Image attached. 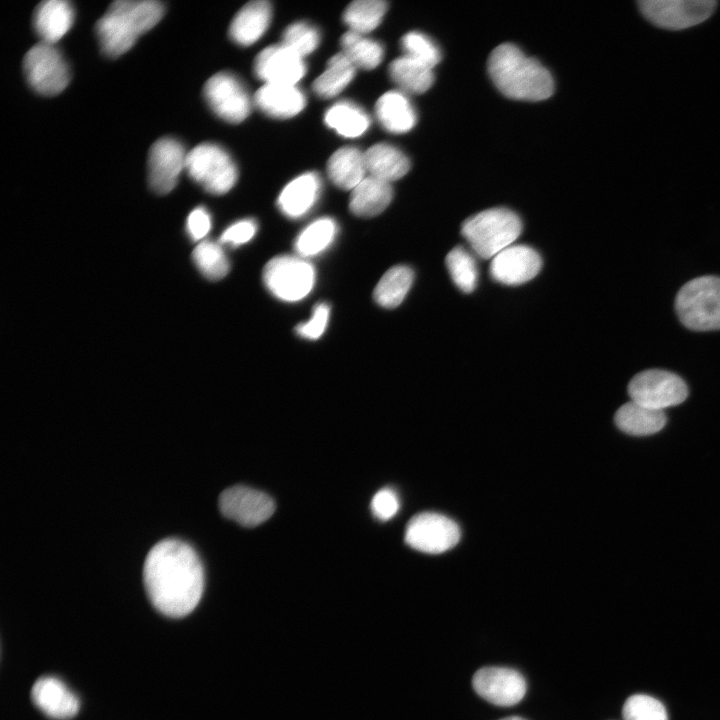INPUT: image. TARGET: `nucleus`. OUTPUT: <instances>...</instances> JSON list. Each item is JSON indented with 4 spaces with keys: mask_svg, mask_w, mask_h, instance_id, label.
<instances>
[{
    "mask_svg": "<svg viewBox=\"0 0 720 720\" xmlns=\"http://www.w3.org/2000/svg\"><path fill=\"white\" fill-rule=\"evenodd\" d=\"M143 581L154 607L169 617H183L199 603L204 571L196 551L187 543L164 539L146 556Z\"/></svg>",
    "mask_w": 720,
    "mask_h": 720,
    "instance_id": "obj_1",
    "label": "nucleus"
},
{
    "mask_svg": "<svg viewBox=\"0 0 720 720\" xmlns=\"http://www.w3.org/2000/svg\"><path fill=\"white\" fill-rule=\"evenodd\" d=\"M489 75L505 96L525 101H541L553 94L549 71L511 43L497 46L488 60Z\"/></svg>",
    "mask_w": 720,
    "mask_h": 720,
    "instance_id": "obj_2",
    "label": "nucleus"
},
{
    "mask_svg": "<svg viewBox=\"0 0 720 720\" xmlns=\"http://www.w3.org/2000/svg\"><path fill=\"white\" fill-rule=\"evenodd\" d=\"M164 6L153 0H118L96 24L102 52L111 58L127 52L136 40L162 18Z\"/></svg>",
    "mask_w": 720,
    "mask_h": 720,
    "instance_id": "obj_3",
    "label": "nucleus"
},
{
    "mask_svg": "<svg viewBox=\"0 0 720 720\" xmlns=\"http://www.w3.org/2000/svg\"><path fill=\"white\" fill-rule=\"evenodd\" d=\"M522 222L512 210L499 207L481 211L467 218L461 234L471 250L482 259H492L513 245L520 236Z\"/></svg>",
    "mask_w": 720,
    "mask_h": 720,
    "instance_id": "obj_4",
    "label": "nucleus"
},
{
    "mask_svg": "<svg viewBox=\"0 0 720 720\" xmlns=\"http://www.w3.org/2000/svg\"><path fill=\"white\" fill-rule=\"evenodd\" d=\"M675 310L688 329H720V278L702 276L687 282L676 295Z\"/></svg>",
    "mask_w": 720,
    "mask_h": 720,
    "instance_id": "obj_5",
    "label": "nucleus"
},
{
    "mask_svg": "<svg viewBox=\"0 0 720 720\" xmlns=\"http://www.w3.org/2000/svg\"><path fill=\"white\" fill-rule=\"evenodd\" d=\"M185 169L196 183L215 195L227 193L238 172L230 155L219 145L202 143L187 153Z\"/></svg>",
    "mask_w": 720,
    "mask_h": 720,
    "instance_id": "obj_6",
    "label": "nucleus"
},
{
    "mask_svg": "<svg viewBox=\"0 0 720 720\" xmlns=\"http://www.w3.org/2000/svg\"><path fill=\"white\" fill-rule=\"evenodd\" d=\"M263 280L275 297L294 302L303 299L312 290L315 270L301 257L282 255L265 265Z\"/></svg>",
    "mask_w": 720,
    "mask_h": 720,
    "instance_id": "obj_7",
    "label": "nucleus"
},
{
    "mask_svg": "<svg viewBox=\"0 0 720 720\" xmlns=\"http://www.w3.org/2000/svg\"><path fill=\"white\" fill-rule=\"evenodd\" d=\"M23 69L31 88L45 96L60 93L70 80L69 68L61 52L54 44L42 41L27 51Z\"/></svg>",
    "mask_w": 720,
    "mask_h": 720,
    "instance_id": "obj_8",
    "label": "nucleus"
},
{
    "mask_svg": "<svg viewBox=\"0 0 720 720\" xmlns=\"http://www.w3.org/2000/svg\"><path fill=\"white\" fill-rule=\"evenodd\" d=\"M628 394L634 402L664 411L681 404L688 396V388L684 380L672 372L649 369L631 379Z\"/></svg>",
    "mask_w": 720,
    "mask_h": 720,
    "instance_id": "obj_9",
    "label": "nucleus"
},
{
    "mask_svg": "<svg viewBox=\"0 0 720 720\" xmlns=\"http://www.w3.org/2000/svg\"><path fill=\"white\" fill-rule=\"evenodd\" d=\"M642 15L653 25L670 30L695 26L709 18L714 0H643L638 2Z\"/></svg>",
    "mask_w": 720,
    "mask_h": 720,
    "instance_id": "obj_10",
    "label": "nucleus"
},
{
    "mask_svg": "<svg viewBox=\"0 0 720 720\" xmlns=\"http://www.w3.org/2000/svg\"><path fill=\"white\" fill-rule=\"evenodd\" d=\"M460 535V529L452 519L435 512H423L408 522L404 539L415 550L439 554L453 548Z\"/></svg>",
    "mask_w": 720,
    "mask_h": 720,
    "instance_id": "obj_11",
    "label": "nucleus"
},
{
    "mask_svg": "<svg viewBox=\"0 0 720 720\" xmlns=\"http://www.w3.org/2000/svg\"><path fill=\"white\" fill-rule=\"evenodd\" d=\"M203 95L211 110L229 123H240L251 112L250 95L232 73L219 72L210 77L203 87Z\"/></svg>",
    "mask_w": 720,
    "mask_h": 720,
    "instance_id": "obj_12",
    "label": "nucleus"
},
{
    "mask_svg": "<svg viewBox=\"0 0 720 720\" xmlns=\"http://www.w3.org/2000/svg\"><path fill=\"white\" fill-rule=\"evenodd\" d=\"M218 504L225 517L246 527L265 522L275 510V503L269 495L243 485L224 490Z\"/></svg>",
    "mask_w": 720,
    "mask_h": 720,
    "instance_id": "obj_13",
    "label": "nucleus"
},
{
    "mask_svg": "<svg viewBox=\"0 0 720 720\" xmlns=\"http://www.w3.org/2000/svg\"><path fill=\"white\" fill-rule=\"evenodd\" d=\"M187 153L176 139L164 137L157 140L148 154V183L157 194L171 192L185 168Z\"/></svg>",
    "mask_w": 720,
    "mask_h": 720,
    "instance_id": "obj_14",
    "label": "nucleus"
},
{
    "mask_svg": "<svg viewBox=\"0 0 720 720\" xmlns=\"http://www.w3.org/2000/svg\"><path fill=\"white\" fill-rule=\"evenodd\" d=\"M473 688L486 701L498 706H512L525 695L526 682L516 670L506 667H484L473 676Z\"/></svg>",
    "mask_w": 720,
    "mask_h": 720,
    "instance_id": "obj_15",
    "label": "nucleus"
},
{
    "mask_svg": "<svg viewBox=\"0 0 720 720\" xmlns=\"http://www.w3.org/2000/svg\"><path fill=\"white\" fill-rule=\"evenodd\" d=\"M542 267L539 253L528 245H511L491 259V278L504 285H520L533 279Z\"/></svg>",
    "mask_w": 720,
    "mask_h": 720,
    "instance_id": "obj_16",
    "label": "nucleus"
},
{
    "mask_svg": "<svg viewBox=\"0 0 720 720\" xmlns=\"http://www.w3.org/2000/svg\"><path fill=\"white\" fill-rule=\"evenodd\" d=\"M254 71L266 83L295 85L306 73L302 56L283 44L268 46L255 58Z\"/></svg>",
    "mask_w": 720,
    "mask_h": 720,
    "instance_id": "obj_17",
    "label": "nucleus"
},
{
    "mask_svg": "<svg viewBox=\"0 0 720 720\" xmlns=\"http://www.w3.org/2000/svg\"><path fill=\"white\" fill-rule=\"evenodd\" d=\"M34 704L48 717L67 720L79 710L76 695L59 679L51 676L39 678L31 690Z\"/></svg>",
    "mask_w": 720,
    "mask_h": 720,
    "instance_id": "obj_18",
    "label": "nucleus"
},
{
    "mask_svg": "<svg viewBox=\"0 0 720 720\" xmlns=\"http://www.w3.org/2000/svg\"><path fill=\"white\" fill-rule=\"evenodd\" d=\"M257 107L273 118H290L306 105L304 93L295 85L265 83L254 97Z\"/></svg>",
    "mask_w": 720,
    "mask_h": 720,
    "instance_id": "obj_19",
    "label": "nucleus"
},
{
    "mask_svg": "<svg viewBox=\"0 0 720 720\" xmlns=\"http://www.w3.org/2000/svg\"><path fill=\"white\" fill-rule=\"evenodd\" d=\"M74 9L68 1L47 0L41 2L33 14V26L42 42L55 44L71 28Z\"/></svg>",
    "mask_w": 720,
    "mask_h": 720,
    "instance_id": "obj_20",
    "label": "nucleus"
},
{
    "mask_svg": "<svg viewBox=\"0 0 720 720\" xmlns=\"http://www.w3.org/2000/svg\"><path fill=\"white\" fill-rule=\"evenodd\" d=\"M321 192V179L315 172L304 173L289 182L281 191L278 206L290 218L305 215L317 202Z\"/></svg>",
    "mask_w": 720,
    "mask_h": 720,
    "instance_id": "obj_21",
    "label": "nucleus"
},
{
    "mask_svg": "<svg viewBox=\"0 0 720 720\" xmlns=\"http://www.w3.org/2000/svg\"><path fill=\"white\" fill-rule=\"evenodd\" d=\"M272 16L268 1H252L243 6L233 18L229 35L242 46L255 43L267 30Z\"/></svg>",
    "mask_w": 720,
    "mask_h": 720,
    "instance_id": "obj_22",
    "label": "nucleus"
},
{
    "mask_svg": "<svg viewBox=\"0 0 720 720\" xmlns=\"http://www.w3.org/2000/svg\"><path fill=\"white\" fill-rule=\"evenodd\" d=\"M378 121L387 131L402 134L410 131L417 122L416 111L402 91H389L376 102Z\"/></svg>",
    "mask_w": 720,
    "mask_h": 720,
    "instance_id": "obj_23",
    "label": "nucleus"
},
{
    "mask_svg": "<svg viewBox=\"0 0 720 720\" xmlns=\"http://www.w3.org/2000/svg\"><path fill=\"white\" fill-rule=\"evenodd\" d=\"M392 197L393 189L389 182L369 175L352 190L349 209L358 217H373L387 208Z\"/></svg>",
    "mask_w": 720,
    "mask_h": 720,
    "instance_id": "obj_24",
    "label": "nucleus"
},
{
    "mask_svg": "<svg viewBox=\"0 0 720 720\" xmlns=\"http://www.w3.org/2000/svg\"><path fill=\"white\" fill-rule=\"evenodd\" d=\"M366 170L370 176L391 183L402 178L410 169L408 157L397 147L377 143L364 152Z\"/></svg>",
    "mask_w": 720,
    "mask_h": 720,
    "instance_id": "obj_25",
    "label": "nucleus"
},
{
    "mask_svg": "<svg viewBox=\"0 0 720 720\" xmlns=\"http://www.w3.org/2000/svg\"><path fill=\"white\" fill-rule=\"evenodd\" d=\"M614 420L617 427L626 434L647 436L659 432L667 419L664 411L631 400L617 410Z\"/></svg>",
    "mask_w": 720,
    "mask_h": 720,
    "instance_id": "obj_26",
    "label": "nucleus"
},
{
    "mask_svg": "<svg viewBox=\"0 0 720 720\" xmlns=\"http://www.w3.org/2000/svg\"><path fill=\"white\" fill-rule=\"evenodd\" d=\"M365 156L356 147H342L336 150L327 162V174L334 185L341 189L353 190L365 177Z\"/></svg>",
    "mask_w": 720,
    "mask_h": 720,
    "instance_id": "obj_27",
    "label": "nucleus"
},
{
    "mask_svg": "<svg viewBox=\"0 0 720 720\" xmlns=\"http://www.w3.org/2000/svg\"><path fill=\"white\" fill-rule=\"evenodd\" d=\"M389 75L405 94L424 93L434 81L433 68L405 55L390 63Z\"/></svg>",
    "mask_w": 720,
    "mask_h": 720,
    "instance_id": "obj_28",
    "label": "nucleus"
},
{
    "mask_svg": "<svg viewBox=\"0 0 720 720\" xmlns=\"http://www.w3.org/2000/svg\"><path fill=\"white\" fill-rule=\"evenodd\" d=\"M324 121L339 135L348 138L362 135L370 125L367 113L349 101H340L332 105L326 111Z\"/></svg>",
    "mask_w": 720,
    "mask_h": 720,
    "instance_id": "obj_29",
    "label": "nucleus"
},
{
    "mask_svg": "<svg viewBox=\"0 0 720 720\" xmlns=\"http://www.w3.org/2000/svg\"><path fill=\"white\" fill-rule=\"evenodd\" d=\"M355 71L356 67L342 52L335 54L327 62L325 71L313 82V91L321 98H332L352 81Z\"/></svg>",
    "mask_w": 720,
    "mask_h": 720,
    "instance_id": "obj_30",
    "label": "nucleus"
},
{
    "mask_svg": "<svg viewBox=\"0 0 720 720\" xmlns=\"http://www.w3.org/2000/svg\"><path fill=\"white\" fill-rule=\"evenodd\" d=\"M414 279L413 270L405 265L390 268L374 289V299L382 307L395 308L402 303Z\"/></svg>",
    "mask_w": 720,
    "mask_h": 720,
    "instance_id": "obj_31",
    "label": "nucleus"
},
{
    "mask_svg": "<svg viewBox=\"0 0 720 720\" xmlns=\"http://www.w3.org/2000/svg\"><path fill=\"white\" fill-rule=\"evenodd\" d=\"M340 43L342 53L355 67L371 70L376 68L383 59V46L363 34L349 30L343 34Z\"/></svg>",
    "mask_w": 720,
    "mask_h": 720,
    "instance_id": "obj_32",
    "label": "nucleus"
},
{
    "mask_svg": "<svg viewBox=\"0 0 720 720\" xmlns=\"http://www.w3.org/2000/svg\"><path fill=\"white\" fill-rule=\"evenodd\" d=\"M336 232L337 225L332 218L317 219L298 235L295 250L301 257L315 256L333 242Z\"/></svg>",
    "mask_w": 720,
    "mask_h": 720,
    "instance_id": "obj_33",
    "label": "nucleus"
},
{
    "mask_svg": "<svg viewBox=\"0 0 720 720\" xmlns=\"http://www.w3.org/2000/svg\"><path fill=\"white\" fill-rule=\"evenodd\" d=\"M387 3L381 0H357L349 4L343 20L351 31L365 34L374 30L382 21Z\"/></svg>",
    "mask_w": 720,
    "mask_h": 720,
    "instance_id": "obj_34",
    "label": "nucleus"
},
{
    "mask_svg": "<svg viewBox=\"0 0 720 720\" xmlns=\"http://www.w3.org/2000/svg\"><path fill=\"white\" fill-rule=\"evenodd\" d=\"M446 267L452 281L463 293H471L478 283L479 271L475 258L464 247H454L446 256Z\"/></svg>",
    "mask_w": 720,
    "mask_h": 720,
    "instance_id": "obj_35",
    "label": "nucleus"
},
{
    "mask_svg": "<svg viewBox=\"0 0 720 720\" xmlns=\"http://www.w3.org/2000/svg\"><path fill=\"white\" fill-rule=\"evenodd\" d=\"M192 259L204 277L209 280L224 278L230 269L229 260L220 244L202 241L193 250Z\"/></svg>",
    "mask_w": 720,
    "mask_h": 720,
    "instance_id": "obj_36",
    "label": "nucleus"
},
{
    "mask_svg": "<svg viewBox=\"0 0 720 720\" xmlns=\"http://www.w3.org/2000/svg\"><path fill=\"white\" fill-rule=\"evenodd\" d=\"M404 55L434 68L441 60V52L435 42L427 35L411 31L401 39Z\"/></svg>",
    "mask_w": 720,
    "mask_h": 720,
    "instance_id": "obj_37",
    "label": "nucleus"
},
{
    "mask_svg": "<svg viewBox=\"0 0 720 720\" xmlns=\"http://www.w3.org/2000/svg\"><path fill=\"white\" fill-rule=\"evenodd\" d=\"M623 720H668L664 705L656 698L635 694L627 698L622 708Z\"/></svg>",
    "mask_w": 720,
    "mask_h": 720,
    "instance_id": "obj_38",
    "label": "nucleus"
},
{
    "mask_svg": "<svg viewBox=\"0 0 720 720\" xmlns=\"http://www.w3.org/2000/svg\"><path fill=\"white\" fill-rule=\"evenodd\" d=\"M320 42L318 30L311 24L298 21L283 32L282 44L304 57L312 53Z\"/></svg>",
    "mask_w": 720,
    "mask_h": 720,
    "instance_id": "obj_39",
    "label": "nucleus"
},
{
    "mask_svg": "<svg viewBox=\"0 0 720 720\" xmlns=\"http://www.w3.org/2000/svg\"><path fill=\"white\" fill-rule=\"evenodd\" d=\"M330 314L326 303H320L314 308L313 316L306 323L299 324L296 332L303 338L315 340L324 333Z\"/></svg>",
    "mask_w": 720,
    "mask_h": 720,
    "instance_id": "obj_40",
    "label": "nucleus"
},
{
    "mask_svg": "<svg viewBox=\"0 0 720 720\" xmlns=\"http://www.w3.org/2000/svg\"><path fill=\"white\" fill-rule=\"evenodd\" d=\"M400 502L396 492L390 488L380 489L372 498L371 510L380 520L391 519L399 510Z\"/></svg>",
    "mask_w": 720,
    "mask_h": 720,
    "instance_id": "obj_41",
    "label": "nucleus"
},
{
    "mask_svg": "<svg viewBox=\"0 0 720 720\" xmlns=\"http://www.w3.org/2000/svg\"><path fill=\"white\" fill-rule=\"evenodd\" d=\"M257 231V224L253 219H243L230 225L221 235L220 242L232 246H239L250 241Z\"/></svg>",
    "mask_w": 720,
    "mask_h": 720,
    "instance_id": "obj_42",
    "label": "nucleus"
},
{
    "mask_svg": "<svg viewBox=\"0 0 720 720\" xmlns=\"http://www.w3.org/2000/svg\"><path fill=\"white\" fill-rule=\"evenodd\" d=\"M187 232L194 241L201 240L211 228V217L203 207L195 208L187 218Z\"/></svg>",
    "mask_w": 720,
    "mask_h": 720,
    "instance_id": "obj_43",
    "label": "nucleus"
},
{
    "mask_svg": "<svg viewBox=\"0 0 720 720\" xmlns=\"http://www.w3.org/2000/svg\"><path fill=\"white\" fill-rule=\"evenodd\" d=\"M501 720H526V719L518 717V716H512V717H507V718H504Z\"/></svg>",
    "mask_w": 720,
    "mask_h": 720,
    "instance_id": "obj_44",
    "label": "nucleus"
}]
</instances>
